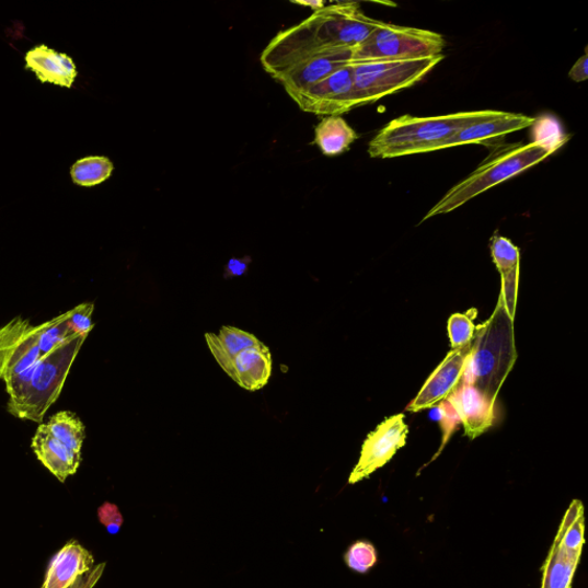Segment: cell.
I'll use <instances>...</instances> for the list:
<instances>
[{"instance_id": "cell-34", "label": "cell", "mask_w": 588, "mask_h": 588, "mask_svg": "<svg viewBox=\"0 0 588 588\" xmlns=\"http://www.w3.org/2000/svg\"><path fill=\"white\" fill-rule=\"evenodd\" d=\"M292 3L305 8H311L314 12L322 10L325 7V3L321 2V0H318V2H302V0H299V2Z\"/></svg>"}, {"instance_id": "cell-26", "label": "cell", "mask_w": 588, "mask_h": 588, "mask_svg": "<svg viewBox=\"0 0 588 588\" xmlns=\"http://www.w3.org/2000/svg\"><path fill=\"white\" fill-rule=\"evenodd\" d=\"M346 566L356 573L367 574L378 563V552L369 541H357L344 556Z\"/></svg>"}, {"instance_id": "cell-22", "label": "cell", "mask_w": 588, "mask_h": 588, "mask_svg": "<svg viewBox=\"0 0 588 588\" xmlns=\"http://www.w3.org/2000/svg\"><path fill=\"white\" fill-rule=\"evenodd\" d=\"M45 427L68 450L82 454L85 426L76 413L69 411L59 412L46 423Z\"/></svg>"}, {"instance_id": "cell-12", "label": "cell", "mask_w": 588, "mask_h": 588, "mask_svg": "<svg viewBox=\"0 0 588 588\" xmlns=\"http://www.w3.org/2000/svg\"><path fill=\"white\" fill-rule=\"evenodd\" d=\"M446 400L456 410L470 439L480 437L492 427L494 403L475 387L460 381Z\"/></svg>"}, {"instance_id": "cell-19", "label": "cell", "mask_w": 588, "mask_h": 588, "mask_svg": "<svg viewBox=\"0 0 588 588\" xmlns=\"http://www.w3.org/2000/svg\"><path fill=\"white\" fill-rule=\"evenodd\" d=\"M581 552L569 550L555 538L543 567L541 588H572Z\"/></svg>"}, {"instance_id": "cell-21", "label": "cell", "mask_w": 588, "mask_h": 588, "mask_svg": "<svg viewBox=\"0 0 588 588\" xmlns=\"http://www.w3.org/2000/svg\"><path fill=\"white\" fill-rule=\"evenodd\" d=\"M358 138L342 116H325L315 128V145L326 157L345 153Z\"/></svg>"}, {"instance_id": "cell-5", "label": "cell", "mask_w": 588, "mask_h": 588, "mask_svg": "<svg viewBox=\"0 0 588 588\" xmlns=\"http://www.w3.org/2000/svg\"><path fill=\"white\" fill-rule=\"evenodd\" d=\"M85 339V336H77L41 358L33 368L26 394L15 406L8 408L9 413L22 420L42 423L46 412L59 399Z\"/></svg>"}, {"instance_id": "cell-20", "label": "cell", "mask_w": 588, "mask_h": 588, "mask_svg": "<svg viewBox=\"0 0 588 588\" xmlns=\"http://www.w3.org/2000/svg\"><path fill=\"white\" fill-rule=\"evenodd\" d=\"M205 339L211 355L224 372L229 369L233 358L241 351L264 345L254 335L228 325L222 326L218 335L206 334Z\"/></svg>"}, {"instance_id": "cell-10", "label": "cell", "mask_w": 588, "mask_h": 588, "mask_svg": "<svg viewBox=\"0 0 588 588\" xmlns=\"http://www.w3.org/2000/svg\"><path fill=\"white\" fill-rule=\"evenodd\" d=\"M41 359L35 325L16 316L0 327V380L8 383Z\"/></svg>"}, {"instance_id": "cell-7", "label": "cell", "mask_w": 588, "mask_h": 588, "mask_svg": "<svg viewBox=\"0 0 588 588\" xmlns=\"http://www.w3.org/2000/svg\"><path fill=\"white\" fill-rule=\"evenodd\" d=\"M443 49L445 39L438 33L382 22L356 46L351 64L435 58Z\"/></svg>"}, {"instance_id": "cell-3", "label": "cell", "mask_w": 588, "mask_h": 588, "mask_svg": "<svg viewBox=\"0 0 588 588\" xmlns=\"http://www.w3.org/2000/svg\"><path fill=\"white\" fill-rule=\"evenodd\" d=\"M382 21L367 16L357 3L324 7L300 25L279 33L274 43L301 49L356 48Z\"/></svg>"}, {"instance_id": "cell-2", "label": "cell", "mask_w": 588, "mask_h": 588, "mask_svg": "<svg viewBox=\"0 0 588 588\" xmlns=\"http://www.w3.org/2000/svg\"><path fill=\"white\" fill-rule=\"evenodd\" d=\"M512 322L500 297L496 311L474 336L460 380L479 389L494 404L517 358Z\"/></svg>"}, {"instance_id": "cell-14", "label": "cell", "mask_w": 588, "mask_h": 588, "mask_svg": "<svg viewBox=\"0 0 588 588\" xmlns=\"http://www.w3.org/2000/svg\"><path fill=\"white\" fill-rule=\"evenodd\" d=\"M95 567V558L78 541H69L53 558L41 588H68Z\"/></svg>"}, {"instance_id": "cell-17", "label": "cell", "mask_w": 588, "mask_h": 588, "mask_svg": "<svg viewBox=\"0 0 588 588\" xmlns=\"http://www.w3.org/2000/svg\"><path fill=\"white\" fill-rule=\"evenodd\" d=\"M25 59L26 68L43 83L69 89L73 87L79 74L72 58L43 44L28 51Z\"/></svg>"}, {"instance_id": "cell-25", "label": "cell", "mask_w": 588, "mask_h": 588, "mask_svg": "<svg viewBox=\"0 0 588 588\" xmlns=\"http://www.w3.org/2000/svg\"><path fill=\"white\" fill-rule=\"evenodd\" d=\"M533 142L541 147H545L553 152L566 145L569 136L564 135L560 123L554 117L547 116L543 119H535L532 125Z\"/></svg>"}, {"instance_id": "cell-30", "label": "cell", "mask_w": 588, "mask_h": 588, "mask_svg": "<svg viewBox=\"0 0 588 588\" xmlns=\"http://www.w3.org/2000/svg\"><path fill=\"white\" fill-rule=\"evenodd\" d=\"M101 523L107 529L108 533L116 534L124 524V517L116 505L105 503L99 509Z\"/></svg>"}, {"instance_id": "cell-13", "label": "cell", "mask_w": 588, "mask_h": 588, "mask_svg": "<svg viewBox=\"0 0 588 588\" xmlns=\"http://www.w3.org/2000/svg\"><path fill=\"white\" fill-rule=\"evenodd\" d=\"M534 123V117L498 111L497 115L489 117V119L457 131L447 142L446 149L468 145H485L489 140L501 139L511 132L530 128Z\"/></svg>"}, {"instance_id": "cell-27", "label": "cell", "mask_w": 588, "mask_h": 588, "mask_svg": "<svg viewBox=\"0 0 588 588\" xmlns=\"http://www.w3.org/2000/svg\"><path fill=\"white\" fill-rule=\"evenodd\" d=\"M477 311L472 310L466 314H454L449 320V334L453 349L459 348L475 336L476 326L473 320L476 318Z\"/></svg>"}, {"instance_id": "cell-1", "label": "cell", "mask_w": 588, "mask_h": 588, "mask_svg": "<svg viewBox=\"0 0 588 588\" xmlns=\"http://www.w3.org/2000/svg\"><path fill=\"white\" fill-rule=\"evenodd\" d=\"M497 113L475 111L431 117H397L370 140L368 153L371 158L392 159L443 150L457 131L489 119Z\"/></svg>"}, {"instance_id": "cell-6", "label": "cell", "mask_w": 588, "mask_h": 588, "mask_svg": "<svg viewBox=\"0 0 588 588\" xmlns=\"http://www.w3.org/2000/svg\"><path fill=\"white\" fill-rule=\"evenodd\" d=\"M443 56L399 61L353 64L355 107L373 104L425 79Z\"/></svg>"}, {"instance_id": "cell-18", "label": "cell", "mask_w": 588, "mask_h": 588, "mask_svg": "<svg viewBox=\"0 0 588 588\" xmlns=\"http://www.w3.org/2000/svg\"><path fill=\"white\" fill-rule=\"evenodd\" d=\"M491 253L503 278L500 295L508 316L514 321L517 304V290L520 277V250L509 240L494 234L491 240Z\"/></svg>"}, {"instance_id": "cell-16", "label": "cell", "mask_w": 588, "mask_h": 588, "mask_svg": "<svg viewBox=\"0 0 588 588\" xmlns=\"http://www.w3.org/2000/svg\"><path fill=\"white\" fill-rule=\"evenodd\" d=\"M32 449L38 461L61 483L77 474L82 454H77L58 441L45 425H39L32 440Z\"/></svg>"}, {"instance_id": "cell-33", "label": "cell", "mask_w": 588, "mask_h": 588, "mask_svg": "<svg viewBox=\"0 0 588 588\" xmlns=\"http://www.w3.org/2000/svg\"><path fill=\"white\" fill-rule=\"evenodd\" d=\"M588 56L585 54L573 66L569 72V78L577 82H585L588 79Z\"/></svg>"}, {"instance_id": "cell-9", "label": "cell", "mask_w": 588, "mask_h": 588, "mask_svg": "<svg viewBox=\"0 0 588 588\" xmlns=\"http://www.w3.org/2000/svg\"><path fill=\"white\" fill-rule=\"evenodd\" d=\"M293 101L303 112L316 115L342 116L355 109L353 64L339 68L331 77L304 90Z\"/></svg>"}, {"instance_id": "cell-15", "label": "cell", "mask_w": 588, "mask_h": 588, "mask_svg": "<svg viewBox=\"0 0 588 588\" xmlns=\"http://www.w3.org/2000/svg\"><path fill=\"white\" fill-rule=\"evenodd\" d=\"M273 371L270 349L264 344L247 348L233 358L226 373L241 388L255 392L264 389Z\"/></svg>"}, {"instance_id": "cell-32", "label": "cell", "mask_w": 588, "mask_h": 588, "mask_svg": "<svg viewBox=\"0 0 588 588\" xmlns=\"http://www.w3.org/2000/svg\"><path fill=\"white\" fill-rule=\"evenodd\" d=\"M251 264L250 257L239 258L232 257L226 266V278L240 277L247 273L249 266Z\"/></svg>"}, {"instance_id": "cell-31", "label": "cell", "mask_w": 588, "mask_h": 588, "mask_svg": "<svg viewBox=\"0 0 588 588\" xmlns=\"http://www.w3.org/2000/svg\"><path fill=\"white\" fill-rule=\"evenodd\" d=\"M106 563H101L99 566L93 567L90 572L79 577V579L68 588H93L102 578Z\"/></svg>"}, {"instance_id": "cell-4", "label": "cell", "mask_w": 588, "mask_h": 588, "mask_svg": "<svg viewBox=\"0 0 588 588\" xmlns=\"http://www.w3.org/2000/svg\"><path fill=\"white\" fill-rule=\"evenodd\" d=\"M554 152L535 143L517 147L482 164L473 174L454 185L423 218L427 221L434 217L451 214L469 200L489 191L524 171L535 166Z\"/></svg>"}, {"instance_id": "cell-24", "label": "cell", "mask_w": 588, "mask_h": 588, "mask_svg": "<svg viewBox=\"0 0 588 588\" xmlns=\"http://www.w3.org/2000/svg\"><path fill=\"white\" fill-rule=\"evenodd\" d=\"M114 171L113 162L106 157H87L70 169V176L80 186H96L107 181Z\"/></svg>"}, {"instance_id": "cell-23", "label": "cell", "mask_w": 588, "mask_h": 588, "mask_svg": "<svg viewBox=\"0 0 588 588\" xmlns=\"http://www.w3.org/2000/svg\"><path fill=\"white\" fill-rule=\"evenodd\" d=\"M41 358L79 335L69 325L68 312L39 325H35Z\"/></svg>"}, {"instance_id": "cell-11", "label": "cell", "mask_w": 588, "mask_h": 588, "mask_svg": "<svg viewBox=\"0 0 588 588\" xmlns=\"http://www.w3.org/2000/svg\"><path fill=\"white\" fill-rule=\"evenodd\" d=\"M473 344L474 338L447 355L407 407L410 412L418 413L423 410L436 407L456 390L462 378Z\"/></svg>"}, {"instance_id": "cell-28", "label": "cell", "mask_w": 588, "mask_h": 588, "mask_svg": "<svg viewBox=\"0 0 588 588\" xmlns=\"http://www.w3.org/2000/svg\"><path fill=\"white\" fill-rule=\"evenodd\" d=\"M95 311V304L84 302L77 305L76 309L68 311L69 325L74 334L88 337L93 326L92 314Z\"/></svg>"}, {"instance_id": "cell-8", "label": "cell", "mask_w": 588, "mask_h": 588, "mask_svg": "<svg viewBox=\"0 0 588 588\" xmlns=\"http://www.w3.org/2000/svg\"><path fill=\"white\" fill-rule=\"evenodd\" d=\"M408 434L404 414L385 419L364 442L360 460L353 469L348 484L369 479L376 470L388 464L396 452L406 446Z\"/></svg>"}, {"instance_id": "cell-29", "label": "cell", "mask_w": 588, "mask_h": 588, "mask_svg": "<svg viewBox=\"0 0 588 588\" xmlns=\"http://www.w3.org/2000/svg\"><path fill=\"white\" fill-rule=\"evenodd\" d=\"M436 408V414L438 419L440 422V426L442 429V442L440 446V450L437 453V456L433 459L435 460L439 453L443 450V447L446 446L447 441L450 440L453 433L458 429L457 427L460 425L461 419L458 416L456 410L452 407V405L447 402L445 399L443 402L439 403Z\"/></svg>"}]
</instances>
